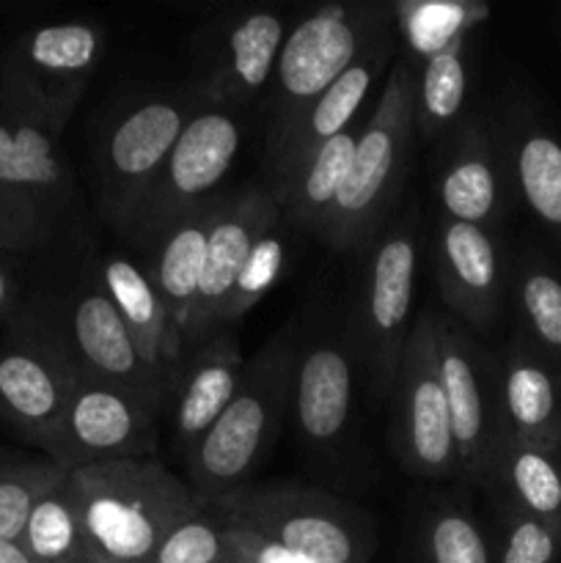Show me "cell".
<instances>
[{
    "label": "cell",
    "instance_id": "1",
    "mask_svg": "<svg viewBox=\"0 0 561 563\" xmlns=\"http://www.w3.org/2000/svg\"><path fill=\"white\" fill-rule=\"evenodd\" d=\"M302 328L289 319L245 366L240 390L215 427L185 460L187 484L204 506L251 484L253 471L273 449L295 396Z\"/></svg>",
    "mask_w": 561,
    "mask_h": 563
},
{
    "label": "cell",
    "instance_id": "2",
    "mask_svg": "<svg viewBox=\"0 0 561 563\" xmlns=\"http://www.w3.org/2000/svg\"><path fill=\"white\" fill-rule=\"evenodd\" d=\"M66 489L97 563H148L201 509L190 484L157 460H119L66 473Z\"/></svg>",
    "mask_w": 561,
    "mask_h": 563
},
{
    "label": "cell",
    "instance_id": "3",
    "mask_svg": "<svg viewBox=\"0 0 561 563\" xmlns=\"http://www.w3.org/2000/svg\"><path fill=\"white\" fill-rule=\"evenodd\" d=\"M416 135V66L396 58L372 115L358 130L350 174L319 242L339 253L372 247L405 190Z\"/></svg>",
    "mask_w": 561,
    "mask_h": 563
},
{
    "label": "cell",
    "instance_id": "4",
    "mask_svg": "<svg viewBox=\"0 0 561 563\" xmlns=\"http://www.w3.org/2000/svg\"><path fill=\"white\" fill-rule=\"evenodd\" d=\"M418 253H421V207L410 203L385 223L366 251L361 284L352 300L344 339L358 374L372 396L391 394L402 350L413 330Z\"/></svg>",
    "mask_w": 561,
    "mask_h": 563
},
{
    "label": "cell",
    "instance_id": "5",
    "mask_svg": "<svg viewBox=\"0 0 561 563\" xmlns=\"http://www.w3.org/2000/svg\"><path fill=\"white\" fill-rule=\"evenodd\" d=\"M226 520L319 563H372L377 531L350 500L297 484H248L209 504Z\"/></svg>",
    "mask_w": 561,
    "mask_h": 563
},
{
    "label": "cell",
    "instance_id": "6",
    "mask_svg": "<svg viewBox=\"0 0 561 563\" xmlns=\"http://www.w3.org/2000/svg\"><path fill=\"white\" fill-rule=\"evenodd\" d=\"M388 16L391 9L385 5L328 3L286 33L267 86V148L366 53L388 27Z\"/></svg>",
    "mask_w": 561,
    "mask_h": 563
},
{
    "label": "cell",
    "instance_id": "7",
    "mask_svg": "<svg viewBox=\"0 0 561 563\" xmlns=\"http://www.w3.org/2000/svg\"><path fill=\"white\" fill-rule=\"evenodd\" d=\"M105 53L108 33L94 22H55L22 33L0 60L3 113L61 137Z\"/></svg>",
    "mask_w": 561,
    "mask_h": 563
},
{
    "label": "cell",
    "instance_id": "8",
    "mask_svg": "<svg viewBox=\"0 0 561 563\" xmlns=\"http://www.w3.org/2000/svg\"><path fill=\"white\" fill-rule=\"evenodd\" d=\"M190 88L152 91L121 110L94 148V185L105 220L127 234L196 110Z\"/></svg>",
    "mask_w": 561,
    "mask_h": 563
},
{
    "label": "cell",
    "instance_id": "9",
    "mask_svg": "<svg viewBox=\"0 0 561 563\" xmlns=\"http://www.w3.org/2000/svg\"><path fill=\"white\" fill-rule=\"evenodd\" d=\"M391 449L402 471L429 482L462 478L460 449L440 383L432 308L418 313L413 322L391 385Z\"/></svg>",
    "mask_w": 561,
    "mask_h": 563
},
{
    "label": "cell",
    "instance_id": "10",
    "mask_svg": "<svg viewBox=\"0 0 561 563\" xmlns=\"http://www.w3.org/2000/svg\"><path fill=\"white\" fill-rule=\"evenodd\" d=\"M28 313L55 341L77 379L130 390L148 405L160 407L165 416L168 385L143 361L130 330L121 322L113 300L105 295L99 280L77 289L66 302H50Z\"/></svg>",
    "mask_w": 561,
    "mask_h": 563
},
{
    "label": "cell",
    "instance_id": "11",
    "mask_svg": "<svg viewBox=\"0 0 561 563\" xmlns=\"http://www.w3.org/2000/svg\"><path fill=\"white\" fill-rule=\"evenodd\" d=\"M438 366L449 401L451 429L460 449L462 478L487 484L490 471L506 445L501 368L476 335L451 313L435 311Z\"/></svg>",
    "mask_w": 561,
    "mask_h": 563
},
{
    "label": "cell",
    "instance_id": "12",
    "mask_svg": "<svg viewBox=\"0 0 561 563\" xmlns=\"http://www.w3.org/2000/svg\"><path fill=\"white\" fill-rule=\"evenodd\" d=\"M240 146L242 124L234 110L198 102L160 168L141 212L132 220L127 240L143 247L176 218L218 196L220 181L234 165Z\"/></svg>",
    "mask_w": 561,
    "mask_h": 563
},
{
    "label": "cell",
    "instance_id": "13",
    "mask_svg": "<svg viewBox=\"0 0 561 563\" xmlns=\"http://www.w3.org/2000/svg\"><path fill=\"white\" fill-rule=\"evenodd\" d=\"M163 410L124 388L77 379L44 456L69 471L119 460H154Z\"/></svg>",
    "mask_w": 561,
    "mask_h": 563
},
{
    "label": "cell",
    "instance_id": "14",
    "mask_svg": "<svg viewBox=\"0 0 561 563\" xmlns=\"http://www.w3.org/2000/svg\"><path fill=\"white\" fill-rule=\"evenodd\" d=\"M286 20L278 11H231L207 22L193 38L190 93L196 102L240 110L270 86Z\"/></svg>",
    "mask_w": 561,
    "mask_h": 563
},
{
    "label": "cell",
    "instance_id": "15",
    "mask_svg": "<svg viewBox=\"0 0 561 563\" xmlns=\"http://www.w3.org/2000/svg\"><path fill=\"white\" fill-rule=\"evenodd\" d=\"M0 201L31 247L44 245L75 201L58 135L33 121L0 115Z\"/></svg>",
    "mask_w": 561,
    "mask_h": 563
},
{
    "label": "cell",
    "instance_id": "16",
    "mask_svg": "<svg viewBox=\"0 0 561 563\" xmlns=\"http://www.w3.org/2000/svg\"><path fill=\"white\" fill-rule=\"evenodd\" d=\"M77 374L42 324L25 313L0 341V418L28 443L47 449Z\"/></svg>",
    "mask_w": 561,
    "mask_h": 563
},
{
    "label": "cell",
    "instance_id": "17",
    "mask_svg": "<svg viewBox=\"0 0 561 563\" xmlns=\"http://www.w3.org/2000/svg\"><path fill=\"white\" fill-rule=\"evenodd\" d=\"M355 377L358 366L344 330H302L292 412L302 443L317 454H330L344 445L352 427Z\"/></svg>",
    "mask_w": 561,
    "mask_h": 563
},
{
    "label": "cell",
    "instance_id": "18",
    "mask_svg": "<svg viewBox=\"0 0 561 563\" xmlns=\"http://www.w3.org/2000/svg\"><path fill=\"white\" fill-rule=\"evenodd\" d=\"M280 214L273 192L267 185H248L231 196H220L218 214L209 229L207 240V264H204L201 286H198L196 306H193L190 322L182 335V355L190 346L201 344L215 333V322L240 275L242 264L251 256L253 245L267 229H273Z\"/></svg>",
    "mask_w": 561,
    "mask_h": 563
},
{
    "label": "cell",
    "instance_id": "19",
    "mask_svg": "<svg viewBox=\"0 0 561 563\" xmlns=\"http://www.w3.org/2000/svg\"><path fill=\"white\" fill-rule=\"evenodd\" d=\"M429 258L440 300L451 317L471 333H490L504 300V258L495 234L438 214Z\"/></svg>",
    "mask_w": 561,
    "mask_h": 563
},
{
    "label": "cell",
    "instance_id": "20",
    "mask_svg": "<svg viewBox=\"0 0 561 563\" xmlns=\"http://www.w3.org/2000/svg\"><path fill=\"white\" fill-rule=\"evenodd\" d=\"M245 357L234 330L226 328L185 350L170 385L165 416L174 432V449L182 460L193 454L204 434L215 427L245 377Z\"/></svg>",
    "mask_w": 561,
    "mask_h": 563
},
{
    "label": "cell",
    "instance_id": "21",
    "mask_svg": "<svg viewBox=\"0 0 561 563\" xmlns=\"http://www.w3.org/2000/svg\"><path fill=\"white\" fill-rule=\"evenodd\" d=\"M432 192L449 220L479 225L493 234L501 218V165L493 132L476 115H462L440 137Z\"/></svg>",
    "mask_w": 561,
    "mask_h": 563
},
{
    "label": "cell",
    "instance_id": "22",
    "mask_svg": "<svg viewBox=\"0 0 561 563\" xmlns=\"http://www.w3.org/2000/svg\"><path fill=\"white\" fill-rule=\"evenodd\" d=\"M391 64H394V36H391V31L385 27V31L369 44L366 53H363L361 58H358L355 64L328 88V91L319 93V97L302 110L300 119L286 130V135L280 137L275 146L267 148L270 181L284 176L292 165L300 163L306 154H311L314 148L322 146L324 141L352 130L358 113H361L369 93H372L374 82H377V77L383 75Z\"/></svg>",
    "mask_w": 561,
    "mask_h": 563
},
{
    "label": "cell",
    "instance_id": "23",
    "mask_svg": "<svg viewBox=\"0 0 561 563\" xmlns=\"http://www.w3.org/2000/svg\"><path fill=\"white\" fill-rule=\"evenodd\" d=\"M94 278L99 280L105 295L113 300L116 311L130 330L143 361L154 368V374L170 390L182 363V339L174 330V322H170L157 289L148 280L146 269L132 258L108 253L94 267Z\"/></svg>",
    "mask_w": 561,
    "mask_h": 563
},
{
    "label": "cell",
    "instance_id": "24",
    "mask_svg": "<svg viewBox=\"0 0 561 563\" xmlns=\"http://www.w3.org/2000/svg\"><path fill=\"white\" fill-rule=\"evenodd\" d=\"M220 196L198 203L196 209L165 225L154 240L141 247L146 253V275L157 289L165 311H168L179 339L190 322L196 306L198 286H201L204 264H207L209 229L218 214Z\"/></svg>",
    "mask_w": 561,
    "mask_h": 563
},
{
    "label": "cell",
    "instance_id": "25",
    "mask_svg": "<svg viewBox=\"0 0 561 563\" xmlns=\"http://www.w3.org/2000/svg\"><path fill=\"white\" fill-rule=\"evenodd\" d=\"M358 130L361 126H352V130L330 137L311 154H306L300 163L292 165L284 176L270 181L267 190L273 192L280 214L292 229L308 231L317 240L322 236L324 223L336 207V198H339L346 174H350Z\"/></svg>",
    "mask_w": 561,
    "mask_h": 563
},
{
    "label": "cell",
    "instance_id": "26",
    "mask_svg": "<svg viewBox=\"0 0 561 563\" xmlns=\"http://www.w3.org/2000/svg\"><path fill=\"white\" fill-rule=\"evenodd\" d=\"M402 563H495V553L465 500L427 493L405 528Z\"/></svg>",
    "mask_w": 561,
    "mask_h": 563
},
{
    "label": "cell",
    "instance_id": "27",
    "mask_svg": "<svg viewBox=\"0 0 561 563\" xmlns=\"http://www.w3.org/2000/svg\"><path fill=\"white\" fill-rule=\"evenodd\" d=\"M506 443L544 449L561 427L559 385L526 350H509L501 368Z\"/></svg>",
    "mask_w": 561,
    "mask_h": 563
},
{
    "label": "cell",
    "instance_id": "28",
    "mask_svg": "<svg viewBox=\"0 0 561 563\" xmlns=\"http://www.w3.org/2000/svg\"><path fill=\"white\" fill-rule=\"evenodd\" d=\"M473 36L454 38L416 66V132L424 141H440L465 115L471 88Z\"/></svg>",
    "mask_w": 561,
    "mask_h": 563
},
{
    "label": "cell",
    "instance_id": "29",
    "mask_svg": "<svg viewBox=\"0 0 561 563\" xmlns=\"http://www.w3.org/2000/svg\"><path fill=\"white\" fill-rule=\"evenodd\" d=\"M487 484L504 487L506 500L561 533V467L544 449L506 443Z\"/></svg>",
    "mask_w": 561,
    "mask_h": 563
},
{
    "label": "cell",
    "instance_id": "30",
    "mask_svg": "<svg viewBox=\"0 0 561 563\" xmlns=\"http://www.w3.org/2000/svg\"><path fill=\"white\" fill-rule=\"evenodd\" d=\"M391 16L407 49L424 60L465 33H479L490 5L473 0H405L391 5Z\"/></svg>",
    "mask_w": 561,
    "mask_h": 563
},
{
    "label": "cell",
    "instance_id": "31",
    "mask_svg": "<svg viewBox=\"0 0 561 563\" xmlns=\"http://www.w3.org/2000/svg\"><path fill=\"white\" fill-rule=\"evenodd\" d=\"M20 544L33 563H97L66 489V478L33 506Z\"/></svg>",
    "mask_w": 561,
    "mask_h": 563
},
{
    "label": "cell",
    "instance_id": "32",
    "mask_svg": "<svg viewBox=\"0 0 561 563\" xmlns=\"http://www.w3.org/2000/svg\"><path fill=\"white\" fill-rule=\"evenodd\" d=\"M512 170L528 209L550 229H561V143L526 130L512 146Z\"/></svg>",
    "mask_w": 561,
    "mask_h": 563
},
{
    "label": "cell",
    "instance_id": "33",
    "mask_svg": "<svg viewBox=\"0 0 561 563\" xmlns=\"http://www.w3.org/2000/svg\"><path fill=\"white\" fill-rule=\"evenodd\" d=\"M289 229L284 218L273 225V229L264 231L258 236V242L253 245L251 256L242 264L240 275H237L234 286H231L229 297H226L223 308L218 313V322H215V333L226 328H234L286 273V264H289Z\"/></svg>",
    "mask_w": 561,
    "mask_h": 563
},
{
    "label": "cell",
    "instance_id": "34",
    "mask_svg": "<svg viewBox=\"0 0 561 563\" xmlns=\"http://www.w3.org/2000/svg\"><path fill=\"white\" fill-rule=\"evenodd\" d=\"M64 478V467L47 456L0 454V539L20 542L33 506Z\"/></svg>",
    "mask_w": 561,
    "mask_h": 563
},
{
    "label": "cell",
    "instance_id": "35",
    "mask_svg": "<svg viewBox=\"0 0 561 563\" xmlns=\"http://www.w3.org/2000/svg\"><path fill=\"white\" fill-rule=\"evenodd\" d=\"M148 563H234L223 517L212 506H201L165 537Z\"/></svg>",
    "mask_w": 561,
    "mask_h": 563
},
{
    "label": "cell",
    "instance_id": "36",
    "mask_svg": "<svg viewBox=\"0 0 561 563\" xmlns=\"http://www.w3.org/2000/svg\"><path fill=\"white\" fill-rule=\"evenodd\" d=\"M561 533L504 500V533L495 563H559Z\"/></svg>",
    "mask_w": 561,
    "mask_h": 563
},
{
    "label": "cell",
    "instance_id": "37",
    "mask_svg": "<svg viewBox=\"0 0 561 563\" xmlns=\"http://www.w3.org/2000/svg\"><path fill=\"white\" fill-rule=\"evenodd\" d=\"M517 302L537 341L561 350V278L542 267H526L517 278Z\"/></svg>",
    "mask_w": 561,
    "mask_h": 563
},
{
    "label": "cell",
    "instance_id": "38",
    "mask_svg": "<svg viewBox=\"0 0 561 563\" xmlns=\"http://www.w3.org/2000/svg\"><path fill=\"white\" fill-rule=\"evenodd\" d=\"M223 522H226V537H229L234 561H240V563H319L314 559H306V555L292 553V550L280 548V544L270 542V539L253 533L251 528L237 526V522L226 520V517H223Z\"/></svg>",
    "mask_w": 561,
    "mask_h": 563
},
{
    "label": "cell",
    "instance_id": "39",
    "mask_svg": "<svg viewBox=\"0 0 561 563\" xmlns=\"http://www.w3.org/2000/svg\"><path fill=\"white\" fill-rule=\"evenodd\" d=\"M25 251H33L31 242L25 240L20 225L14 223V218L9 214L6 203L0 201V253H25Z\"/></svg>",
    "mask_w": 561,
    "mask_h": 563
},
{
    "label": "cell",
    "instance_id": "40",
    "mask_svg": "<svg viewBox=\"0 0 561 563\" xmlns=\"http://www.w3.org/2000/svg\"><path fill=\"white\" fill-rule=\"evenodd\" d=\"M14 300H16V278L14 273L6 267L3 258H0V317H6V313L14 308Z\"/></svg>",
    "mask_w": 561,
    "mask_h": 563
},
{
    "label": "cell",
    "instance_id": "41",
    "mask_svg": "<svg viewBox=\"0 0 561 563\" xmlns=\"http://www.w3.org/2000/svg\"><path fill=\"white\" fill-rule=\"evenodd\" d=\"M0 563H33V559L14 539H0Z\"/></svg>",
    "mask_w": 561,
    "mask_h": 563
},
{
    "label": "cell",
    "instance_id": "42",
    "mask_svg": "<svg viewBox=\"0 0 561 563\" xmlns=\"http://www.w3.org/2000/svg\"><path fill=\"white\" fill-rule=\"evenodd\" d=\"M234 563H240V561H234Z\"/></svg>",
    "mask_w": 561,
    "mask_h": 563
}]
</instances>
